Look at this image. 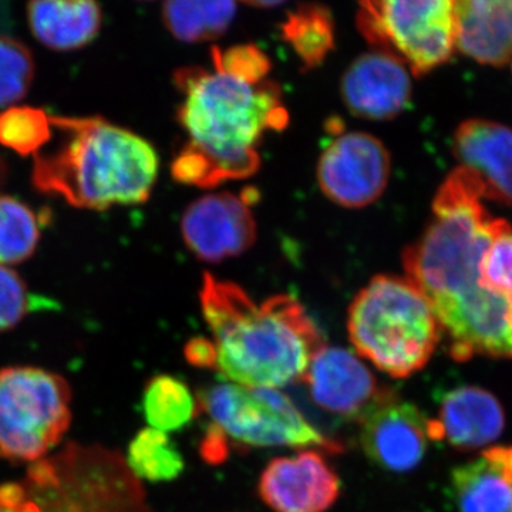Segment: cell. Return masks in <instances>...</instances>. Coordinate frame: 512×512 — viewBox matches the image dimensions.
<instances>
[{
  "label": "cell",
  "instance_id": "1",
  "mask_svg": "<svg viewBox=\"0 0 512 512\" xmlns=\"http://www.w3.org/2000/svg\"><path fill=\"white\" fill-rule=\"evenodd\" d=\"M480 180L464 167L448 175L433 218L403 252L406 278L426 296L457 362L512 359V296L485 288L481 259L508 222L483 204Z\"/></svg>",
  "mask_w": 512,
  "mask_h": 512
},
{
  "label": "cell",
  "instance_id": "2",
  "mask_svg": "<svg viewBox=\"0 0 512 512\" xmlns=\"http://www.w3.org/2000/svg\"><path fill=\"white\" fill-rule=\"evenodd\" d=\"M211 62L210 69L184 67L174 76L184 140L171 174L198 188L252 177L266 134L289 123L281 87L269 79L271 60L258 46L214 47Z\"/></svg>",
  "mask_w": 512,
  "mask_h": 512
},
{
  "label": "cell",
  "instance_id": "3",
  "mask_svg": "<svg viewBox=\"0 0 512 512\" xmlns=\"http://www.w3.org/2000/svg\"><path fill=\"white\" fill-rule=\"evenodd\" d=\"M201 311L211 332L214 370L229 383L279 389L302 382L322 333L298 299L275 295L256 303L241 286L205 274Z\"/></svg>",
  "mask_w": 512,
  "mask_h": 512
},
{
  "label": "cell",
  "instance_id": "4",
  "mask_svg": "<svg viewBox=\"0 0 512 512\" xmlns=\"http://www.w3.org/2000/svg\"><path fill=\"white\" fill-rule=\"evenodd\" d=\"M52 127L33 163L37 191L93 211L148 201L158 156L146 138L101 117L52 116Z\"/></svg>",
  "mask_w": 512,
  "mask_h": 512
},
{
  "label": "cell",
  "instance_id": "5",
  "mask_svg": "<svg viewBox=\"0 0 512 512\" xmlns=\"http://www.w3.org/2000/svg\"><path fill=\"white\" fill-rule=\"evenodd\" d=\"M348 333L357 356L394 379L420 372L443 336L426 296L393 275H377L360 289L349 308Z\"/></svg>",
  "mask_w": 512,
  "mask_h": 512
},
{
  "label": "cell",
  "instance_id": "6",
  "mask_svg": "<svg viewBox=\"0 0 512 512\" xmlns=\"http://www.w3.org/2000/svg\"><path fill=\"white\" fill-rule=\"evenodd\" d=\"M200 410L228 447H295L342 451L312 426L298 407L278 389H252L235 383L214 384L201 392Z\"/></svg>",
  "mask_w": 512,
  "mask_h": 512
},
{
  "label": "cell",
  "instance_id": "7",
  "mask_svg": "<svg viewBox=\"0 0 512 512\" xmlns=\"http://www.w3.org/2000/svg\"><path fill=\"white\" fill-rule=\"evenodd\" d=\"M66 380L39 367L0 370V456L43 460L63 439L72 420Z\"/></svg>",
  "mask_w": 512,
  "mask_h": 512
},
{
  "label": "cell",
  "instance_id": "8",
  "mask_svg": "<svg viewBox=\"0 0 512 512\" xmlns=\"http://www.w3.org/2000/svg\"><path fill=\"white\" fill-rule=\"evenodd\" d=\"M357 6V28L369 45L402 60L414 76L453 55L454 0H357Z\"/></svg>",
  "mask_w": 512,
  "mask_h": 512
},
{
  "label": "cell",
  "instance_id": "9",
  "mask_svg": "<svg viewBox=\"0 0 512 512\" xmlns=\"http://www.w3.org/2000/svg\"><path fill=\"white\" fill-rule=\"evenodd\" d=\"M336 137L320 154L318 184L330 201L345 208H365L382 197L389 184L392 160L372 134L342 133L340 121L330 123Z\"/></svg>",
  "mask_w": 512,
  "mask_h": 512
},
{
  "label": "cell",
  "instance_id": "10",
  "mask_svg": "<svg viewBox=\"0 0 512 512\" xmlns=\"http://www.w3.org/2000/svg\"><path fill=\"white\" fill-rule=\"evenodd\" d=\"M256 197L258 194L248 188L242 195L220 192L192 202L181 218L185 245L198 259L210 264L247 252L256 241L251 208Z\"/></svg>",
  "mask_w": 512,
  "mask_h": 512
},
{
  "label": "cell",
  "instance_id": "11",
  "mask_svg": "<svg viewBox=\"0 0 512 512\" xmlns=\"http://www.w3.org/2000/svg\"><path fill=\"white\" fill-rule=\"evenodd\" d=\"M302 382L320 409L359 421L394 394L380 386L356 353L329 346L313 356Z\"/></svg>",
  "mask_w": 512,
  "mask_h": 512
},
{
  "label": "cell",
  "instance_id": "12",
  "mask_svg": "<svg viewBox=\"0 0 512 512\" xmlns=\"http://www.w3.org/2000/svg\"><path fill=\"white\" fill-rule=\"evenodd\" d=\"M258 493L274 512H326L338 501L340 480L319 450L274 458L262 471Z\"/></svg>",
  "mask_w": 512,
  "mask_h": 512
},
{
  "label": "cell",
  "instance_id": "13",
  "mask_svg": "<svg viewBox=\"0 0 512 512\" xmlns=\"http://www.w3.org/2000/svg\"><path fill=\"white\" fill-rule=\"evenodd\" d=\"M431 420L412 403L393 394L362 420V444L366 456L383 470L409 473L429 448Z\"/></svg>",
  "mask_w": 512,
  "mask_h": 512
},
{
  "label": "cell",
  "instance_id": "14",
  "mask_svg": "<svg viewBox=\"0 0 512 512\" xmlns=\"http://www.w3.org/2000/svg\"><path fill=\"white\" fill-rule=\"evenodd\" d=\"M412 79L402 60L389 53L357 57L343 74L342 97L350 113L366 120H390L409 106Z\"/></svg>",
  "mask_w": 512,
  "mask_h": 512
},
{
  "label": "cell",
  "instance_id": "15",
  "mask_svg": "<svg viewBox=\"0 0 512 512\" xmlns=\"http://www.w3.org/2000/svg\"><path fill=\"white\" fill-rule=\"evenodd\" d=\"M454 154L480 180L487 200L512 207V128L495 121H464L454 136Z\"/></svg>",
  "mask_w": 512,
  "mask_h": 512
},
{
  "label": "cell",
  "instance_id": "16",
  "mask_svg": "<svg viewBox=\"0 0 512 512\" xmlns=\"http://www.w3.org/2000/svg\"><path fill=\"white\" fill-rule=\"evenodd\" d=\"M504 410L497 397L481 387L451 390L431 420V437L458 450H477L494 443L504 430Z\"/></svg>",
  "mask_w": 512,
  "mask_h": 512
},
{
  "label": "cell",
  "instance_id": "17",
  "mask_svg": "<svg viewBox=\"0 0 512 512\" xmlns=\"http://www.w3.org/2000/svg\"><path fill=\"white\" fill-rule=\"evenodd\" d=\"M456 46L481 64L503 66L512 55V0H454Z\"/></svg>",
  "mask_w": 512,
  "mask_h": 512
},
{
  "label": "cell",
  "instance_id": "18",
  "mask_svg": "<svg viewBox=\"0 0 512 512\" xmlns=\"http://www.w3.org/2000/svg\"><path fill=\"white\" fill-rule=\"evenodd\" d=\"M460 512H512V446L493 447L454 470Z\"/></svg>",
  "mask_w": 512,
  "mask_h": 512
},
{
  "label": "cell",
  "instance_id": "19",
  "mask_svg": "<svg viewBox=\"0 0 512 512\" xmlns=\"http://www.w3.org/2000/svg\"><path fill=\"white\" fill-rule=\"evenodd\" d=\"M28 23L43 46L73 52L99 36L103 16L99 0H29Z\"/></svg>",
  "mask_w": 512,
  "mask_h": 512
},
{
  "label": "cell",
  "instance_id": "20",
  "mask_svg": "<svg viewBox=\"0 0 512 512\" xmlns=\"http://www.w3.org/2000/svg\"><path fill=\"white\" fill-rule=\"evenodd\" d=\"M235 13V0H165L163 19L181 42H205L224 35Z\"/></svg>",
  "mask_w": 512,
  "mask_h": 512
},
{
  "label": "cell",
  "instance_id": "21",
  "mask_svg": "<svg viewBox=\"0 0 512 512\" xmlns=\"http://www.w3.org/2000/svg\"><path fill=\"white\" fill-rule=\"evenodd\" d=\"M282 33L305 69L320 66L335 46L332 13L316 3H306L289 13Z\"/></svg>",
  "mask_w": 512,
  "mask_h": 512
},
{
  "label": "cell",
  "instance_id": "22",
  "mask_svg": "<svg viewBox=\"0 0 512 512\" xmlns=\"http://www.w3.org/2000/svg\"><path fill=\"white\" fill-rule=\"evenodd\" d=\"M200 412L190 387L174 376L153 377L143 394V413L151 429L168 433L184 429Z\"/></svg>",
  "mask_w": 512,
  "mask_h": 512
},
{
  "label": "cell",
  "instance_id": "23",
  "mask_svg": "<svg viewBox=\"0 0 512 512\" xmlns=\"http://www.w3.org/2000/svg\"><path fill=\"white\" fill-rule=\"evenodd\" d=\"M127 467L137 480L164 483L180 477L184 457L177 444L164 431L141 430L128 446Z\"/></svg>",
  "mask_w": 512,
  "mask_h": 512
},
{
  "label": "cell",
  "instance_id": "24",
  "mask_svg": "<svg viewBox=\"0 0 512 512\" xmlns=\"http://www.w3.org/2000/svg\"><path fill=\"white\" fill-rule=\"evenodd\" d=\"M39 215L25 202L0 195V265L28 261L40 241Z\"/></svg>",
  "mask_w": 512,
  "mask_h": 512
},
{
  "label": "cell",
  "instance_id": "25",
  "mask_svg": "<svg viewBox=\"0 0 512 512\" xmlns=\"http://www.w3.org/2000/svg\"><path fill=\"white\" fill-rule=\"evenodd\" d=\"M52 138V116L45 110L22 106L0 111V146L19 156H36Z\"/></svg>",
  "mask_w": 512,
  "mask_h": 512
},
{
  "label": "cell",
  "instance_id": "26",
  "mask_svg": "<svg viewBox=\"0 0 512 512\" xmlns=\"http://www.w3.org/2000/svg\"><path fill=\"white\" fill-rule=\"evenodd\" d=\"M32 52L15 37L0 35V109L28 96L35 80Z\"/></svg>",
  "mask_w": 512,
  "mask_h": 512
},
{
  "label": "cell",
  "instance_id": "27",
  "mask_svg": "<svg viewBox=\"0 0 512 512\" xmlns=\"http://www.w3.org/2000/svg\"><path fill=\"white\" fill-rule=\"evenodd\" d=\"M481 282L485 288L512 296V227L508 225L491 242L481 259Z\"/></svg>",
  "mask_w": 512,
  "mask_h": 512
},
{
  "label": "cell",
  "instance_id": "28",
  "mask_svg": "<svg viewBox=\"0 0 512 512\" xmlns=\"http://www.w3.org/2000/svg\"><path fill=\"white\" fill-rule=\"evenodd\" d=\"M35 308L25 281L12 269L0 265V333L15 328Z\"/></svg>",
  "mask_w": 512,
  "mask_h": 512
},
{
  "label": "cell",
  "instance_id": "29",
  "mask_svg": "<svg viewBox=\"0 0 512 512\" xmlns=\"http://www.w3.org/2000/svg\"><path fill=\"white\" fill-rule=\"evenodd\" d=\"M0 512H39L35 500L23 483L0 487Z\"/></svg>",
  "mask_w": 512,
  "mask_h": 512
},
{
  "label": "cell",
  "instance_id": "30",
  "mask_svg": "<svg viewBox=\"0 0 512 512\" xmlns=\"http://www.w3.org/2000/svg\"><path fill=\"white\" fill-rule=\"evenodd\" d=\"M185 357L192 366L214 369L215 352L210 339L198 338L185 346Z\"/></svg>",
  "mask_w": 512,
  "mask_h": 512
},
{
  "label": "cell",
  "instance_id": "31",
  "mask_svg": "<svg viewBox=\"0 0 512 512\" xmlns=\"http://www.w3.org/2000/svg\"><path fill=\"white\" fill-rule=\"evenodd\" d=\"M248 5L258 6V8H274V6L281 5L285 0H242Z\"/></svg>",
  "mask_w": 512,
  "mask_h": 512
},
{
  "label": "cell",
  "instance_id": "32",
  "mask_svg": "<svg viewBox=\"0 0 512 512\" xmlns=\"http://www.w3.org/2000/svg\"><path fill=\"white\" fill-rule=\"evenodd\" d=\"M6 178V165L3 163L2 158H0V187L5 183Z\"/></svg>",
  "mask_w": 512,
  "mask_h": 512
}]
</instances>
